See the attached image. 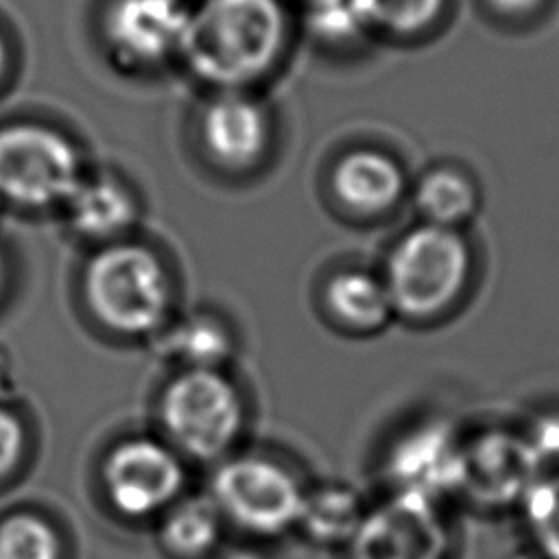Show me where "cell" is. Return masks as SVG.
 Here are the masks:
<instances>
[{
	"mask_svg": "<svg viewBox=\"0 0 559 559\" xmlns=\"http://www.w3.org/2000/svg\"><path fill=\"white\" fill-rule=\"evenodd\" d=\"M7 286H9V264H7L4 251L0 249V299H2L4 290H7Z\"/></svg>",
	"mask_w": 559,
	"mask_h": 559,
	"instance_id": "27",
	"label": "cell"
},
{
	"mask_svg": "<svg viewBox=\"0 0 559 559\" xmlns=\"http://www.w3.org/2000/svg\"><path fill=\"white\" fill-rule=\"evenodd\" d=\"M548 0H483L487 11L502 20H526L533 17Z\"/></svg>",
	"mask_w": 559,
	"mask_h": 559,
	"instance_id": "24",
	"label": "cell"
},
{
	"mask_svg": "<svg viewBox=\"0 0 559 559\" xmlns=\"http://www.w3.org/2000/svg\"><path fill=\"white\" fill-rule=\"evenodd\" d=\"M28 448L26 419L13 406L0 402V487L20 476L28 461Z\"/></svg>",
	"mask_w": 559,
	"mask_h": 559,
	"instance_id": "22",
	"label": "cell"
},
{
	"mask_svg": "<svg viewBox=\"0 0 559 559\" xmlns=\"http://www.w3.org/2000/svg\"><path fill=\"white\" fill-rule=\"evenodd\" d=\"M308 7H314V4H321V2H330V0H304Z\"/></svg>",
	"mask_w": 559,
	"mask_h": 559,
	"instance_id": "29",
	"label": "cell"
},
{
	"mask_svg": "<svg viewBox=\"0 0 559 559\" xmlns=\"http://www.w3.org/2000/svg\"><path fill=\"white\" fill-rule=\"evenodd\" d=\"M201 142L207 155L223 166H251L269 144L266 114L240 92H221L203 109Z\"/></svg>",
	"mask_w": 559,
	"mask_h": 559,
	"instance_id": "12",
	"label": "cell"
},
{
	"mask_svg": "<svg viewBox=\"0 0 559 559\" xmlns=\"http://www.w3.org/2000/svg\"><path fill=\"white\" fill-rule=\"evenodd\" d=\"M443 531L424 493L402 491L382 511L365 515L354 533L356 559H441Z\"/></svg>",
	"mask_w": 559,
	"mask_h": 559,
	"instance_id": "9",
	"label": "cell"
},
{
	"mask_svg": "<svg viewBox=\"0 0 559 559\" xmlns=\"http://www.w3.org/2000/svg\"><path fill=\"white\" fill-rule=\"evenodd\" d=\"M98 487L107 507L122 520H157L188 487V463L155 435L114 441L98 461Z\"/></svg>",
	"mask_w": 559,
	"mask_h": 559,
	"instance_id": "7",
	"label": "cell"
},
{
	"mask_svg": "<svg viewBox=\"0 0 559 559\" xmlns=\"http://www.w3.org/2000/svg\"><path fill=\"white\" fill-rule=\"evenodd\" d=\"M328 319L349 332H378L393 317V306L382 277L362 269L332 273L321 290Z\"/></svg>",
	"mask_w": 559,
	"mask_h": 559,
	"instance_id": "16",
	"label": "cell"
},
{
	"mask_svg": "<svg viewBox=\"0 0 559 559\" xmlns=\"http://www.w3.org/2000/svg\"><path fill=\"white\" fill-rule=\"evenodd\" d=\"M186 0H111L103 35L114 57L133 68H153L179 57L190 20Z\"/></svg>",
	"mask_w": 559,
	"mask_h": 559,
	"instance_id": "8",
	"label": "cell"
},
{
	"mask_svg": "<svg viewBox=\"0 0 559 559\" xmlns=\"http://www.w3.org/2000/svg\"><path fill=\"white\" fill-rule=\"evenodd\" d=\"M469 273L472 249L461 229L419 223L391 245L380 277L395 317L421 323L461 299Z\"/></svg>",
	"mask_w": 559,
	"mask_h": 559,
	"instance_id": "4",
	"label": "cell"
},
{
	"mask_svg": "<svg viewBox=\"0 0 559 559\" xmlns=\"http://www.w3.org/2000/svg\"><path fill=\"white\" fill-rule=\"evenodd\" d=\"M537 454L528 441L507 435H493L478 439L469 450L461 452L459 483L467 485L480 500H509L531 487L537 478Z\"/></svg>",
	"mask_w": 559,
	"mask_h": 559,
	"instance_id": "14",
	"label": "cell"
},
{
	"mask_svg": "<svg viewBox=\"0 0 559 559\" xmlns=\"http://www.w3.org/2000/svg\"><path fill=\"white\" fill-rule=\"evenodd\" d=\"M148 343L173 369H227L238 349L234 325L214 308L177 312Z\"/></svg>",
	"mask_w": 559,
	"mask_h": 559,
	"instance_id": "13",
	"label": "cell"
},
{
	"mask_svg": "<svg viewBox=\"0 0 559 559\" xmlns=\"http://www.w3.org/2000/svg\"><path fill=\"white\" fill-rule=\"evenodd\" d=\"M76 144L41 122L0 127V199L22 210H50L70 201L83 181Z\"/></svg>",
	"mask_w": 559,
	"mask_h": 559,
	"instance_id": "6",
	"label": "cell"
},
{
	"mask_svg": "<svg viewBox=\"0 0 559 559\" xmlns=\"http://www.w3.org/2000/svg\"><path fill=\"white\" fill-rule=\"evenodd\" d=\"M214 559H269L264 552L251 546H234V548H221Z\"/></svg>",
	"mask_w": 559,
	"mask_h": 559,
	"instance_id": "26",
	"label": "cell"
},
{
	"mask_svg": "<svg viewBox=\"0 0 559 559\" xmlns=\"http://www.w3.org/2000/svg\"><path fill=\"white\" fill-rule=\"evenodd\" d=\"M159 437L186 463L216 465L247 430V397L227 369H173L157 395Z\"/></svg>",
	"mask_w": 559,
	"mask_h": 559,
	"instance_id": "3",
	"label": "cell"
},
{
	"mask_svg": "<svg viewBox=\"0 0 559 559\" xmlns=\"http://www.w3.org/2000/svg\"><path fill=\"white\" fill-rule=\"evenodd\" d=\"M524 522L546 559H559V472L537 476L522 493Z\"/></svg>",
	"mask_w": 559,
	"mask_h": 559,
	"instance_id": "21",
	"label": "cell"
},
{
	"mask_svg": "<svg viewBox=\"0 0 559 559\" xmlns=\"http://www.w3.org/2000/svg\"><path fill=\"white\" fill-rule=\"evenodd\" d=\"M306 491L286 461L255 450H236L212 465L207 483V496L225 524L255 539L297 528Z\"/></svg>",
	"mask_w": 559,
	"mask_h": 559,
	"instance_id": "5",
	"label": "cell"
},
{
	"mask_svg": "<svg viewBox=\"0 0 559 559\" xmlns=\"http://www.w3.org/2000/svg\"><path fill=\"white\" fill-rule=\"evenodd\" d=\"M286 37L282 0H201L190 9L179 57L201 83L238 92L269 74Z\"/></svg>",
	"mask_w": 559,
	"mask_h": 559,
	"instance_id": "1",
	"label": "cell"
},
{
	"mask_svg": "<svg viewBox=\"0 0 559 559\" xmlns=\"http://www.w3.org/2000/svg\"><path fill=\"white\" fill-rule=\"evenodd\" d=\"M526 441H528V445L533 448V452L537 454L539 461L546 459V456L559 454V419L552 417L548 421H542L539 432L535 430V435Z\"/></svg>",
	"mask_w": 559,
	"mask_h": 559,
	"instance_id": "25",
	"label": "cell"
},
{
	"mask_svg": "<svg viewBox=\"0 0 559 559\" xmlns=\"http://www.w3.org/2000/svg\"><path fill=\"white\" fill-rule=\"evenodd\" d=\"M308 20L312 33L330 44H343L365 35L347 0H330L308 7Z\"/></svg>",
	"mask_w": 559,
	"mask_h": 559,
	"instance_id": "23",
	"label": "cell"
},
{
	"mask_svg": "<svg viewBox=\"0 0 559 559\" xmlns=\"http://www.w3.org/2000/svg\"><path fill=\"white\" fill-rule=\"evenodd\" d=\"M66 223L74 236L94 247L124 240L140 218L133 190L114 173L85 175L63 205Z\"/></svg>",
	"mask_w": 559,
	"mask_h": 559,
	"instance_id": "11",
	"label": "cell"
},
{
	"mask_svg": "<svg viewBox=\"0 0 559 559\" xmlns=\"http://www.w3.org/2000/svg\"><path fill=\"white\" fill-rule=\"evenodd\" d=\"M225 528L227 524L207 491H186L155 520V539L168 559H214Z\"/></svg>",
	"mask_w": 559,
	"mask_h": 559,
	"instance_id": "15",
	"label": "cell"
},
{
	"mask_svg": "<svg viewBox=\"0 0 559 559\" xmlns=\"http://www.w3.org/2000/svg\"><path fill=\"white\" fill-rule=\"evenodd\" d=\"M0 559H66L63 533L37 509H13L0 518Z\"/></svg>",
	"mask_w": 559,
	"mask_h": 559,
	"instance_id": "19",
	"label": "cell"
},
{
	"mask_svg": "<svg viewBox=\"0 0 559 559\" xmlns=\"http://www.w3.org/2000/svg\"><path fill=\"white\" fill-rule=\"evenodd\" d=\"M79 295L85 314L118 341H153L179 301L166 260L133 238L94 247L81 269Z\"/></svg>",
	"mask_w": 559,
	"mask_h": 559,
	"instance_id": "2",
	"label": "cell"
},
{
	"mask_svg": "<svg viewBox=\"0 0 559 559\" xmlns=\"http://www.w3.org/2000/svg\"><path fill=\"white\" fill-rule=\"evenodd\" d=\"M330 188L345 212L362 218L389 214L406 192L402 164L378 148H354L341 155Z\"/></svg>",
	"mask_w": 559,
	"mask_h": 559,
	"instance_id": "10",
	"label": "cell"
},
{
	"mask_svg": "<svg viewBox=\"0 0 559 559\" xmlns=\"http://www.w3.org/2000/svg\"><path fill=\"white\" fill-rule=\"evenodd\" d=\"M7 61H9V52H7V44H4V39L0 35V79H2L4 70H7Z\"/></svg>",
	"mask_w": 559,
	"mask_h": 559,
	"instance_id": "28",
	"label": "cell"
},
{
	"mask_svg": "<svg viewBox=\"0 0 559 559\" xmlns=\"http://www.w3.org/2000/svg\"><path fill=\"white\" fill-rule=\"evenodd\" d=\"M362 511L352 491L345 487H319L308 489L297 528H301L314 542L332 544L345 537H354L362 522Z\"/></svg>",
	"mask_w": 559,
	"mask_h": 559,
	"instance_id": "20",
	"label": "cell"
},
{
	"mask_svg": "<svg viewBox=\"0 0 559 559\" xmlns=\"http://www.w3.org/2000/svg\"><path fill=\"white\" fill-rule=\"evenodd\" d=\"M360 28L391 39H415L443 15L448 0H347Z\"/></svg>",
	"mask_w": 559,
	"mask_h": 559,
	"instance_id": "18",
	"label": "cell"
},
{
	"mask_svg": "<svg viewBox=\"0 0 559 559\" xmlns=\"http://www.w3.org/2000/svg\"><path fill=\"white\" fill-rule=\"evenodd\" d=\"M413 201L421 223L461 229L480 205L474 179L454 166L428 168L413 188Z\"/></svg>",
	"mask_w": 559,
	"mask_h": 559,
	"instance_id": "17",
	"label": "cell"
}]
</instances>
